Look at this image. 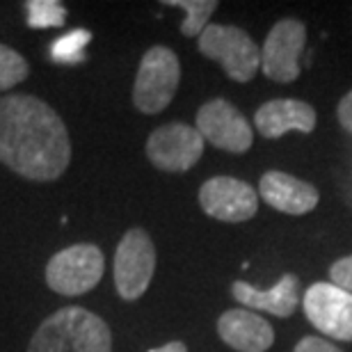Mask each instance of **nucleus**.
Wrapping results in <instances>:
<instances>
[{
    "label": "nucleus",
    "mask_w": 352,
    "mask_h": 352,
    "mask_svg": "<svg viewBox=\"0 0 352 352\" xmlns=\"http://www.w3.org/2000/svg\"><path fill=\"white\" fill-rule=\"evenodd\" d=\"M0 163L28 181L60 179L72 163L62 117L37 96H0Z\"/></svg>",
    "instance_id": "nucleus-1"
},
{
    "label": "nucleus",
    "mask_w": 352,
    "mask_h": 352,
    "mask_svg": "<svg viewBox=\"0 0 352 352\" xmlns=\"http://www.w3.org/2000/svg\"><path fill=\"white\" fill-rule=\"evenodd\" d=\"M28 352H112V332L101 316L65 307L37 327Z\"/></svg>",
    "instance_id": "nucleus-2"
},
{
    "label": "nucleus",
    "mask_w": 352,
    "mask_h": 352,
    "mask_svg": "<svg viewBox=\"0 0 352 352\" xmlns=\"http://www.w3.org/2000/svg\"><path fill=\"white\" fill-rule=\"evenodd\" d=\"M181 62L167 46H153L142 55L135 85H133V103L144 115H158L179 89Z\"/></svg>",
    "instance_id": "nucleus-3"
},
{
    "label": "nucleus",
    "mask_w": 352,
    "mask_h": 352,
    "mask_svg": "<svg viewBox=\"0 0 352 352\" xmlns=\"http://www.w3.org/2000/svg\"><path fill=\"white\" fill-rule=\"evenodd\" d=\"M199 53L217 62L236 82H250L261 67V51L243 28L213 25L199 34Z\"/></svg>",
    "instance_id": "nucleus-4"
},
{
    "label": "nucleus",
    "mask_w": 352,
    "mask_h": 352,
    "mask_svg": "<svg viewBox=\"0 0 352 352\" xmlns=\"http://www.w3.org/2000/svg\"><path fill=\"white\" fill-rule=\"evenodd\" d=\"M105 270V256L96 245L80 243L60 250L46 265V284L51 291L76 298L85 295L101 281Z\"/></svg>",
    "instance_id": "nucleus-5"
},
{
    "label": "nucleus",
    "mask_w": 352,
    "mask_h": 352,
    "mask_svg": "<svg viewBox=\"0 0 352 352\" xmlns=\"http://www.w3.org/2000/svg\"><path fill=\"white\" fill-rule=\"evenodd\" d=\"M156 272V248L144 229H129L115 252V286L119 298L135 302L146 293Z\"/></svg>",
    "instance_id": "nucleus-6"
},
{
    "label": "nucleus",
    "mask_w": 352,
    "mask_h": 352,
    "mask_svg": "<svg viewBox=\"0 0 352 352\" xmlns=\"http://www.w3.org/2000/svg\"><path fill=\"white\" fill-rule=\"evenodd\" d=\"M204 156V138L188 124L174 122L156 129L146 140V158L163 172L181 174L199 163Z\"/></svg>",
    "instance_id": "nucleus-7"
},
{
    "label": "nucleus",
    "mask_w": 352,
    "mask_h": 352,
    "mask_svg": "<svg viewBox=\"0 0 352 352\" xmlns=\"http://www.w3.org/2000/svg\"><path fill=\"white\" fill-rule=\"evenodd\" d=\"M197 131L215 149L229 153L250 151L254 142V131L250 122L224 98H213L197 110Z\"/></svg>",
    "instance_id": "nucleus-8"
},
{
    "label": "nucleus",
    "mask_w": 352,
    "mask_h": 352,
    "mask_svg": "<svg viewBox=\"0 0 352 352\" xmlns=\"http://www.w3.org/2000/svg\"><path fill=\"white\" fill-rule=\"evenodd\" d=\"M307 44V25L295 19L277 21L261 48V69L274 82H293L300 76V58Z\"/></svg>",
    "instance_id": "nucleus-9"
},
{
    "label": "nucleus",
    "mask_w": 352,
    "mask_h": 352,
    "mask_svg": "<svg viewBox=\"0 0 352 352\" xmlns=\"http://www.w3.org/2000/svg\"><path fill=\"white\" fill-rule=\"evenodd\" d=\"M309 322L329 339L352 341V293L318 281L305 293L302 300Z\"/></svg>",
    "instance_id": "nucleus-10"
},
{
    "label": "nucleus",
    "mask_w": 352,
    "mask_h": 352,
    "mask_svg": "<svg viewBox=\"0 0 352 352\" xmlns=\"http://www.w3.org/2000/svg\"><path fill=\"white\" fill-rule=\"evenodd\" d=\"M199 206L220 222H248L258 210V192L234 176H213L199 188Z\"/></svg>",
    "instance_id": "nucleus-11"
},
{
    "label": "nucleus",
    "mask_w": 352,
    "mask_h": 352,
    "mask_svg": "<svg viewBox=\"0 0 352 352\" xmlns=\"http://www.w3.org/2000/svg\"><path fill=\"white\" fill-rule=\"evenodd\" d=\"M258 195L267 206L281 210L286 215H305L318 206V190L311 183L295 179L286 172H265L258 183Z\"/></svg>",
    "instance_id": "nucleus-12"
},
{
    "label": "nucleus",
    "mask_w": 352,
    "mask_h": 352,
    "mask_svg": "<svg viewBox=\"0 0 352 352\" xmlns=\"http://www.w3.org/2000/svg\"><path fill=\"white\" fill-rule=\"evenodd\" d=\"M217 334L236 352H265L272 348L274 332L270 322L248 309H229L217 318Z\"/></svg>",
    "instance_id": "nucleus-13"
},
{
    "label": "nucleus",
    "mask_w": 352,
    "mask_h": 352,
    "mask_svg": "<svg viewBox=\"0 0 352 352\" xmlns=\"http://www.w3.org/2000/svg\"><path fill=\"white\" fill-rule=\"evenodd\" d=\"M254 124L263 138L277 140L288 131H300L305 135L314 133L318 117H316V110L307 101H300V98H274V101H267L256 110Z\"/></svg>",
    "instance_id": "nucleus-14"
},
{
    "label": "nucleus",
    "mask_w": 352,
    "mask_h": 352,
    "mask_svg": "<svg viewBox=\"0 0 352 352\" xmlns=\"http://www.w3.org/2000/svg\"><path fill=\"white\" fill-rule=\"evenodd\" d=\"M298 286H300L298 274L288 272L270 288V291L254 288L252 284H248V281H234V284H231V293H234V298L241 302L243 307L258 309V311L272 314V316H277V318H288V316L295 314V309L300 305Z\"/></svg>",
    "instance_id": "nucleus-15"
},
{
    "label": "nucleus",
    "mask_w": 352,
    "mask_h": 352,
    "mask_svg": "<svg viewBox=\"0 0 352 352\" xmlns=\"http://www.w3.org/2000/svg\"><path fill=\"white\" fill-rule=\"evenodd\" d=\"M165 5L181 7L186 12V21L181 25V32L186 37H199L206 30L208 19L217 10V0H165Z\"/></svg>",
    "instance_id": "nucleus-16"
},
{
    "label": "nucleus",
    "mask_w": 352,
    "mask_h": 352,
    "mask_svg": "<svg viewBox=\"0 0 352 352\" xmlns=\"http://www.w3.org/2000/svg\"><path fill=\"white\" fill-rule=\"evenodd\" d=\"M28 25L46 30V28H60L67 21V7L60 0H28L25 3Z\"/></svg>",
    "instance_id": "nucleus-17"
},
{
    "label": "nucleus",
    "mask_w": 352,
    "mask_h": 352,
    "mask_svg": "<svg viewBox=\"0 0 352 352\" xmlns=\"http://www.w3.org/2000/svg\"><path fill=\"white\" fill-rule=\"evenodd\" d=\"M28 74H30V65H28L23 55L0 44V91H7L19 82H23Z\"/></svg>",
    "instance_id": "nucleus-18"
},
{
    "label": "nucleus",
    "mask_w": 352,
    "mask_h": 352,
    "mask_svg": "<svg viewBox=\"0 0 352 352\" xmlns=\"http://www.w3.org/2000/svg\"><path fill=\"white\" fill-rule=\"evenodd\" d=\"M91 41V32L87 30H74L67 32L65 37H60L51 48L53 60H58L60 65H78L85 60V46Z\"/></svg>",
    "instance_id": "nucleus-19"
},
{
    "label": "nucleus",
    "mask_w": 352,
    "mask_h": 352,
    "mask_svg": "<svg viewBox=\"0 0 352 352\" xmlns=\"http://www.w3.org/2000/svg\"><path fill=\"white\" fill-rule=\"evenodd\" d=\"M329 279H332L334 286L352 293V254L332 263V267H329Z\"/></svg>",
    "instance_id": "nucleus-20"
},
{
    "label": "nucleus",
    "mask_w": 352,
    "mask_h": 352,
    "mask_svg": "<svg viewBox=\"0 0 352 352\" xmlns=\"http://www.w3.org/2000/svg\"><path fill=\"white\" fill-rule=\"evenodd\" d=\"M293 352H343V350L332 346V343L325 339H318V336H305V339L295 346Z\"/></svg>",
    "instance_id": "nucleus-21"
},
{
    "label": "nucleus",
    "mask_w": 352,
    "mask_h": 352,
    "mask_svg": "<svg viewBox=\"0 0 352 352\" xmlns=\"http://www.w3.org/2000/svg\"><path fill=\"white\" fill-rule=\"evenodd\" d=\"M336 115H339V124L343 126V131H348L352 135V91H348V94L339 101Z\"/></svg>",
    "instance_id": "nucleus-22"
},
{
    "label": "nucleus",
    "mask_w": 352,
    "mask_h": 352,
    "mask_svg": "<svg viewBox=\"0 0 352 352\" xmlns=\"http://www.w3.org/2000/svg\"><path fill=\"white\" fill-rule=\"evenodd\" d=\"M149 352H188V348H186V343H183V341H172V343H167V346H163V348H153Z\"/></svg>",
    "instance_id": "nucleus-23"
}]
</instances>
